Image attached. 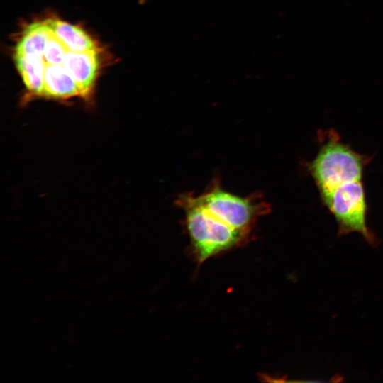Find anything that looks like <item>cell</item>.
I'll use <instances>...</instances> for the list:
<instances>
[{
    "mask_svg": "<svg viewBox=\"0 0 383 383\" xmlns=\"http://www.w3.org/2000/svg\"><path fill=\"white\" fill-rule=\"evenodd\" d=\"M176 205L184 211L187 233L199 263L239 245L248 236L211 214L194 193L179 195Z\"/></svg>",
    "mask_w": 383,
    "mask_h": 383,
    "instance_id": "cell-2",
    "label": "cell"
},
{
    "mask_svg": "<svg viewBox=\"0 0 383 383\" xmlns=\"http://www.w3.org/2000/svg\"><path fill=\"white\" fill-rule=\"evenodd\" d=\"M196 196L211 214L248 235L257 219L270 210V204L260 193L248 196L235 195L224 189L216 177L203 193Z\"/></svg>",
    "mask_w": 383,
    "mask_h": 383,
    "instance_id": "cell-3",
    "label": "cell"
},
{
    "mask_svg": "<svg viewBox=\"0 0 383 383\" xmlns=\"http://www.w3.org/2000/svg\"><path fill=\"white\" fill-rule=\"evenodd\" d=\"M318 150L305 163L323 205L334 217L338 234L358 233L370 245L377 242L368 228V205L363 182L364 171L372 157L360 154L343 141L334 129L320 131Z\"/></svg>",
    "mask_w": 383,
    "mask_h": 383,
    "instance_id": "cell-1",
    "label": "cell"
}]
</instances>
